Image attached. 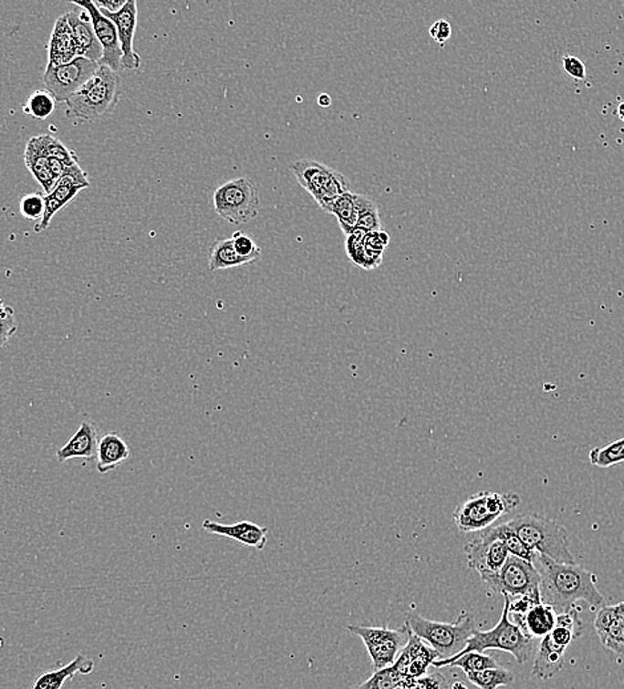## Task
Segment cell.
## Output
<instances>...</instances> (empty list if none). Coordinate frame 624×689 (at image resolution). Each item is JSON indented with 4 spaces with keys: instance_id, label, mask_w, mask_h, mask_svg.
Returning <instances> with one entry per match:
<instances>
[{
    "instance_id": "6da1fadb",
    "label": "cell",
    "mask_w": 624,
    "mask_h": 689,
    "mask_svg": "<svg viewBox=\"0 0 624 689\" xmlns=\"http://www.w3.org/2000/svg\"><path fill=\"white\" fill-rule=\"evenodd\" d=\"M535 566L541 574L542 602L553 607L556 614L567 612L577 601H585L594 610L605 607V598L597 588V575L591 571L541 554H536Z\"/></svg>"
},
{
    "instance_id": "7a4b0ae2",
    "label": "cell",
    "mask_w": 624,
    "mask_h": 689,
    "mask_svg": "<svg viewBox=\"0 0 624 689\" xmlns=\"http://www.w3.org/2000/svg\"><path fill=\"white\" fill-rule=\"evenodd\" d=\"M507 524L536 554H541L556 562L576 565V560L570 551L568 531L556 519L536 513H525L510 519Z\"/></svg>"
},
{
    "instance_id": "3957f363",
    "label": "cell",
    "mask_w": 624,
    "mask_h": 689,
    "mask_svg": "<svg viewBox=\"0 0 624 689\" xmlns=\"http://www.w3.org/2000/svg\"><path fill=\"white\" fill-rule=\"evenodd\" d=\"M121 95V78L109 67L100 66L88 83L66 102L68 118L98 121L113 112Z\"/></svg>"
},
{
    "instance_id": "277c9868",
    "label": "cell",
    "mask_w": 624,
    "mask_h": 689,
    "mask_svg": "<svg viewBox=\"0 0 624 689\" xmlns=\"http://www.w3.org/2000/svg\"><path fill=\"white\" fill-rule=\"evenodd\" d=\"M520 504L521 498L517 493L481 490L457 505L453 513L454 524L461 533L483 531L493 527L501 517L517 509Z\"/></svg>"
},
{
    "instance_id": "5b68a950",
    "label": "cell",
    "mask_w": 624,
    "mask_h": 689,
    "mask_svg": "<svg viewBox=\"0 0 624 689\" xmlns=\"http://www.w3.org/2000/svg\"><path fill=\"white\" fill-rule=\"evenodd\" d=\"M405 623L411 632L437 651L442 659L457 655L477 630L474 618L466 612L460 614L453 623L430 621L417 614H408Z\"/></svg>"
},
{
    "instance_id": "8992f818",
    "label": "cell",
    "mask_w": 624,
    "mask_h": 689,
    "mask_svg": "<svg viewBox=\"0 0 624 689\" xmlns=\"http://www.w3.org/2000/svg\"><path fill=\"white\" fill-rule=\"evenodd\" d=\"M505 604H504L503 615L500 622L489 632H478L469 638L466 646L460 651L457 655H463L466 653H485L486 650H501L512 653L518 663L525 664L532 658L533 641L525 636L520 627L515 626L509 617V595L504 594Z\"/></svg>"
},
{
    "instance_id": "52a82bcc",
    "label": "cell",
    "mask_w": 624,
    "mask_h": 689,
    "mask_svg": "<svg viewBox=\"0 0 624 689\" xmlns=\"http://www.w3.org/2000/svg\"><path fill=\"white\" fill-rule=\"evenodd\" d=\"M297 183L317 201L322 211L346 192L351 191L348 178L325 163L314 159H297L290 165Z\"/></svg>"
},
{
    "instance_id": "ba28073f",
    "label": "cell",
    "mask_w": 624,
    "mask_h": 689,
    "mask_svg": "<svg viewBox=\"0 0 624 689\" xmlns=\"http://www.w3.org/2000/svg\"><path fill=\"white\" fill-rule=\"evenodd\" d=\"M213 203L218 216L230 224H244L259 214L261 195L258 186L247 177L229 180L213 194Z\"/></svg>"
},
{
    "instance_id": "9c48e42d",
    "label": "cell",
    "mask_w": 624,
    "mask_h": 689,
    "mask_svg": "<svg viewBox=\"0 0 624 689\" xmlns=\"http://www.w3.org/2000/svg\"><path fill=\"white\" fill-rule=\"evenodd\" d=\"M347 630L364 642L375 671L384 670L395 664L402 648L408 643L411 632L407 623L398 630L388 629V627L354 626V624L347 626Z\"/></svg>"
},
{
    "instance_id": "30bf717a",
    "label": "cell",
    "mask_w": 624,
    "mask_h": 689,
    "mask_svg": "<svg viewBox=\"0 0 624 689\" xmlns=\"http://www.w3.org/2000/svg\"><path fill=\"white\" fill-rule=\"evenodd\" d=\"M484 583L492 591L509 597H541V574L535 563L515 556H509L501 571Z\"/></svg>"
},
{
    "instance_id": "8fae6325",
    "label": "cell",
    "mask_w": 624,
    "mask_h": 689,
    "mask_svg": "<svg viewBox=\"0 0 624 689\" xmlns=\"http://www.w3.org/2000/svg\"><path fill=\"white\" fill-rule=\"evenodd\" d=\"M99 67L100 64L86 57H76L63 66H47L43 84L55 100L67 102L88 83Z\"/></svg>"
},
{
    "instance_id": "7c38bea8",
    "label": "cell",
    "mask_w": 624,
    "mask_h": 689,
    "mask_svg": "<svg viewBox=\"0 0 624 689\" xmlns=\"http://www.w3.org/2000/svg\"><path fill=\"white\" fill-rule=\"evenodd\" d=\"M468 566L480 574L481 580L494 577L509 559L503 540L498 539L493 527L483 530L477 539L472 540L463 548Z\"/></svg>"
},
{
    "instance_id": "4fadbf2b",
    "label": "cell",
    "mask_w": 624,
    "mask_h": 689,
    "mask_svg": "<svg viewBox=\"0 0 624 689\" xmlns=\"http://www.w3.org/2000/svg\"><path fill=\"white\" fill-rule=\"evenodd\" d=\"M88 174L80 168L78 163L67 168L52 191L45 195V215H43L42 221L35 226V232L39 233L48 229L54 216L61 209L68 206L81 190L88 189Z\"/></svg>"
},
{
    "instance_id": "5bb4252c",
    "label": "cell",
    "mask_w": 624,
    "mask_h": 689,
    "mask_svg": "<svg viewBox=\"0 0 624 689\" xmlns=\"http://www.w3.org/2000/svg\"><path fill=\"white\" fill-rule=\"evenodd\" d=\"M78 7L83 8L89 14L90 22L95 29L96 36L99 43L103 48V58L100 60V66L109 67L113 71L118 72L121 69V46H120L118 29L115 23L108 19L100 8L96 7L95 3L89 2H72Z\"/></svg>"
},
{
    "instance_id": "9a60e30c",
    "label": "cell",
    "mask_w": 624,
    "mask_h": 689,
    "mask_svg": "<svg viewBox=\"0 0 624 689\" xmlns=\"http://www.w3.org/2000/svg\"><path fill=\"white\" fill-rule=\"evenodd\" d=\"M100 11L108 19L115 23L116 29H118L119 42L122 52L121 69L136 71L141 64V58L133 48L134 32H136L137 27V3L134 0H128L119 13Z\"/></svg>"
},
{
    "instance_id": "2e32d148",
    "label": "cell",
    "mask_w": 624,
    "mask_h": 689,
    "mask_svg": "<svg viewBox=\"0 0 624 689\" xmlns=\"http://www.w3.org/2000/svg\"><path fill=\"white\" fill-rule=\"evenodd\" d=\"M411 630V629H410ZM442 656L431 646H427L424 641L410 632L408 643L402 648L400 655L392 665L402 677H413L419 679L427 675L428 668L433 662L439 661Z\"/></svg>"
},
{
    "instance_id": "e0dca14e",
    "label": "cell",
    "mask_w": 624,
    "mask_h": 689,
    "mask_svg": "<svg viewBox=\"0 0 624 689\" xmlns=\"http://www.w3.org/2000/svg\"><path fill=\"white\" fill-rule=\"evenodd\" d=\"M100 435V427L95 420H83L78 430L72 435L71 439L57 449V461L66 463V461L71 459H96L99 443L101 439Z\"/></svg>"
},
{
    "instance_id": "ac0fdd59",
    "label": "cell",
    "mask_w": 624,
    "mask_h": 689,
    "mask_svg": "<svg viewBox=\"0 0 624 689\" xmlns=\"http://www.w3.org/2000/svg\"><path fill=\"white\" fill-rule=\"evenodd\" d=\"M66 17L74 34L78 57H86L100 63L103 58V48L96 36L89 14L81 8L80 13L69 11L66 14Z\"/></svg>"
},
{
    "instance_id": "d6986e66",
    "label": "cell",
    "mask_w": 624,
    "mask_h": 689,
    "mask_svg": "<svg viewBox=\"0 0 624 689\" xmlns=\"http://www.w3.org/2000/svg\"><path fill=\"white\" fill-rule=\"evenodd\" d=\"M203 530L217 536L227 537L234 540L239 544L255 548L256 550H264L267 545L268 530L259 527L252 521H241L237 524L224 525L206 519L203 524Z\"/></svg>"
},
{
    "instance_id": "ffe728a7",
    "label": "cell",
    "mask_w": 624,
    "mask_h": 689,
    "mask_svg": "<svg viewBox=\"0 0 624 689\" xmlns=\"http://www.w3.org/2000/svg\"><path fill=\"white\" fill-rule=\"evenodd\" d=\"M556 610L549 604L538 602L533 604L525 614L513 617V623L520 627L525 636L529 639L545 638L549 635L551 630L556 626Z\"/></svg>"
},
{
    "instance_id": "44dd1931",
    "label": "cell",
    "mask_w": 624,
    "mask_h": 689,
    "mask_svg": "<svg viewBox=\"0 0 624 689\" xmlns=\"http://www.w3.org/2000/svg\"><path fill=\"white\" fill-rule=\"evenodd\" d=\"M594 629L603 646L624 655V619L617 614L614 606H605L598 612Z\"/></svg>"
},
{
    "instance_id": "7402d4cb",
    "label": "cell",
    "mask_w": 624,
    "mask_h": 689,
    "mask_svg": "<svg viewBox=\"0 0 624 689\" xmlns=\"http://www.w3.org/2000/svg\"><path fill=\"white\" fill-rule=\"evenodd\" d=\"M78 57L74 34L66 15L55 23L48 43V66H63Z\"/></svg>"
},
{
    "instance_id": "603a6c76",
    "label": "cell",
    "mask_w": 624,
    "mask_h": 689,
    "mask_svg": "<svg viewBox=\"0 0 624 689\" xmlns=\"http://www.w3.org/2000/svg\"><path fill=\"white\" fill-rule=\"evenodd\" d=\"M130 448L118 431H110L101 437L98 448V471L101 475L118 468L130 460Z\"/></svg>"
},
{
    "instance_id": "cb8c5ba5",
    "label": "cell",
    "mask_w": 624,
    "mask_h": 689,
    "mask_svg": "<svg viewBox=\"0 0 624 689\" xmlns=\"http://www.w3.org/2000/svg\"><path fill=\"white\" fill-rule=\"evenodd\" d=\"M566 648L556 646L549 635L542 638L533 664L532 675L547 680L558 675L565 664Z\"/></svg>"
},
{
    "instance_id": "d4e9b609",
    "label": "cell",
    "mask_w": 624,
    "mask_h": 689,
    "mask_svg": "<svg viewBox=\"0 0 624 689\" xmlns=\"http://www.w3.org/2000/svg\"><path fill=\"white\" fill-rule=\"evenodd\" d=\"M95 668V663L84 655H78L71 663L61 667L60 670L49 671L35 680L32 689H61L67 680L76 674L88 675Z\"/></svg>"
},
{
    "instance_id": "484cf974",
    "label": "cell",
    "mask_w": 624,
    "mask_h": 689,
    "mask_svg": "<svg viewBox=\"0 0 624 689\" xmlns=\"http://www.w3.org/2000/svg\"><path fill=\"white\" fill-rule=\"evenodd\" d=\"M48 159L45 151L37 144L36 139L32 137L30 141L27 142V146H26L25 163L28 170L31 171V174L34 175L35 180H37V183L42 186L45 195L49 194L55 185H57V180H55L54 174H52L51 169H49Z\"/></svg>"
},
{
    "instance_id": "4316f807",
    "label": "cell",
    "mask_w": 624,
    "mask_h": 689,
    "mask_svg": "<svg viewBox=\"0 0 624 689\" xmlns=\"http://www.w3.org/2000/svg\"><path fill=\"white\" fill-rule=\"evenodd\" d=\"M328 214H332L338 219L343 233L348 236L358 226L359 214H360V194L352 191L346 192L329 206Z\"/></svg>"
},
{
    "instance_id": "83f0119b",
    "label": "cell",
    "mask_w": 624,
    "mask_h": 689,
    "mask_svg": "<svg viewBox=\"0 0 624 689\" xmlns=\"http://www.w3.org/2000/svg\"><path fill=\"white\" fill-rule=\"evenodd\" d=\"M366 233L363 231L355 230L347 236V253L357 267L361 268V270L372 271L380 267L383 255L373 252L367 247L364 243Z\"/></svg>"
},
{
    "instance_id": "f1b7e54d",
    "label": "cell",
    "mask_w": 624,
    "mask_h": 689,
    "mask_svg": "<svg viewBox=\"0 0 624 689\" xmlns=\"http://www.w3.org/2000/svg\"><path fill=\"white\" fill-rule=\"evenodd\" d=\"M254 260L242 258L235 251L233 239H220L212 245L209 256V270L212 273L229 268L241 267V265L252 264Z\"/></svg>"
},
{
    "instance_id": "f546056e",
    "label": "cell",
    "mask_w": 624,
    "mask_h": 689,
    "mask_svg": "<svg viewBox=\"0 0 624 689\" xmlns=\"http://www.w3.org/2000/svg\"><path fill=\"white\" fill-rule=\"evenodd\" d=\"M434 667H459L465 674L480 673L489 668H500L497 661L484 653H466L460 656H452L448 659H439L433 662Z\"/></svg>"
},
{
    "instance_id": "4dcf8cb0",
    "label": "cell",
    "mask_w": 624,
    "mask_h": 689,
    "mask_svg": "<svg viewBox=\"0 0 624 689\" xmlns=\"http://www.w3.org/2000/svg\"><path fill=\"white\" fill-rule=\"evenodd\" d=\"M588 460L598 468H609L624 463V437L603 447H595L588 454Z\"/></svg>"
},
{
    "instance_id": "1f68e13d",
    "label": "cell",
    "mask_w": 624,
    "mask_h": 689,
    "mask_svg": "<svg viewBox=\"0 0 624 689\" xmlns=\"http://www.w3.org/2000/svg\"><path fill=\"white\" fill-rule=\"evenodd\" d=\"M469 682L480 689H497L513 684L515 675L505 668H489L480 673L466 674Z\"/></svg>"
},
{
    "instance_id": "d6a6232c",
    "label": "cell",
    "mask_w": 624,
    "mask_h": 689,
    "mask_svg": "<svg viewBox=\"0 0 624 689\" xmlns=\"http://www.w3.org/2000/svg\"><path fill=\"white\" fill-rule=\"evenodd\" d=\"M493 530L497 534L498 539L503 540L510 556L518 557V559L527 560V562L535 563L536 554L521 541L520 537L515 534V531L509 527L507 522L493 525Z\"/></svg>"
},
{
    "instance_id": "836d02e7",
    "label": "cell",
    "mask_w": 624,
    "mask_h": 689,
    "mask_svg": "<svg viewBox=\"0 0 624 689\" xmlns=\"http://www.w3.org/2000/svg\"><path fill=\"white\" fill-rule=\"evenodd\" d=\"M57 101L55 100L54 96L48 90H35L23 107V110H25L26 115L31 116L32 118L47 119L54 115L55 110H57Z\"/></svg>"
},
{
    "instance_id": "e575fe53",
    "label": "cell",
    "mask_w": 624,
    "mask_h": 689,
    "mask_svg": "<svg viewBox=\"0 0 624 689\" xmlns=\"http://www.w3.org/2000/svg\"><path fill=\"white\" fill-rule=\"evenodd\" d=\"M40 149L45 151V154L48 159H55L60 160L66 168L74 166L78 163V156L74 151L69 150L63 142L57 137L49 136V134H43V136L35 137Z\"/></svg>"
},
{
    "instance_id": "d590c367",
    "label": "cell",
    "mask_w": 624,
    "mask_h": 689,
    "mask_svg": "<svg viewBox=\"0 0 624 689\" xmlns=\"http://www.w3.org/2000/svg\"><path fill=\"white\" fill-rule=\"evenodd\" d=\"M355 230H360L367 233L381 230V219L378 206H376L375 201L369 200V197H364V195H360V214H359L358 226Z\"/></svg>"
},
{
    "instance_id": "8d00e7d4",
    "label": "cell",
    "mask_w": 624,
    "mask_h": 689,
    "mask_svg": "<svg viewBox=\"0 0 624 689\" xmlns=\"http://www.w3.org/2000/svg\"><path fill=\"white\" fill-rule=\"evenodd\" d=\"M449 684L446 677L440 673L431 674V675H425L419 677V679H413V677H404L398 685L393 689H449Z\"/></svg>"
},
{
    "instance_id": "74e56055",
    "label": "cell",
    "mask_w": 624,
    "mask_h": 689,
    "mask_svg": "<svg viewBox=\"0 0 624 689\" xmlns=\"http://www.w3.org/2000/svg\"><path fill=\"white\" fill-rule=\"evenodd\" d=\"M402 679L404 677L395 668L388 667L384 670L375 671V674L367 682L355 689H393Z\"/></svg>"
},
{
    "instance_id": "f35d334b",
    "label": "cell",
    "mask_w": 624,
    "mask_h": 689,
    "mask_svg": "<svg viewBox=\"0 0 624 689\" xmlns=\"http://www.w3.org/2000/svg\"><path fill=\"white\" fill-rule=\"evenodd\" d=\"M17 331L16 311L0 299V349L10 343Z\"/></svg>"
},
{
    "instance_id": "ab89813d",
    "label": "cell",
    "mask_w": 624,
    "mask_h": 689,
    "mask_svg": "<svg viewBox=\"0 0 624 689\" xmlns=\"http://www.w3.org/2000/svg\"><path fill=\"white\" fill-rule=\"evenodd\" d=\"M19 210L20 214L27 221H42L46 210L45 195L37 192L25 195L20 201Z\"/></svg>"
},
{
    "instance_id": "60d3db41",
    "label": "cell",
    "mask_w": 624,
    "mask_h": 689,
    "mask_svg": "<svg viewBox=\"0 0 624 689\" xmlns=\"http://www.w3.org/2000/svg\"><path fill=\"white\" fill-rule=\"evenodd\" d=\"M233 244H234L235 251L242 258L252 259L254 262L261 259L262 250L261 247L255 244L250 236L244 235V232L238 231L233 235Z\"/></svg>"
},
{
    "instance_id": "b9f144b4",
    "label": "cell",
    "mask_w": 624,
    "mask_h": 689,
    "mask_svg": "<svg viewBox=\"0 0 624 689\" xmlns=\"http://www.w3.org/2000/svg\"><path fill=\"white\" fill-rule=\"evenodd\" d=\"M390 233L383 230L373 231V232L364 235V243L367 247L373 252L380 253V255H383L384 251L390 245Z\"/></svg>"
},
{
    "instance_id": "7bdbcfd3",
    "label": "cell",
    "mask_w": 624,
    "mask_h": 689,
    "mask_svg": "<svg viewBox=\"0 0 624 689\" xmlns=\"http://www.w3.org/2000/svg\"><path fill=\"white\" fill-rule=\"evenodd\" d=\"M562 64H564L565 72L574 80H585L588 76L585 63L579 57L567 55L562 58Z\"/></svg>"
},
{
    "instance_id": "ee69618b",
    "label": "cell",
    "mask_w": 624,
    "mask_h": 689,
    "mask_svg": "<svg viewBox=\"0 0 624 689\" xmlns=\"http://www.w3.org/2000/svg\"><path fill=\"white\" fill-rule=\"evenodd\" d=\"M430 35L434 42L444 44L446 40L451 39L452 26L448 20L440 19L430 28Z\"/></svg>"
},
{
    "instance_id": "f6af8a7d",
    "label": "cell",
    "mask_w": 624,
    "mask_h": 689,
    "mask_svg": "<svg viewBox=\"0 0 624 689\" xmlns=\"http://www.w3.org/2000/svg\"><path fill=\"white\" fill-rule=\"evenodd\" d=\"M93 3H95L96 7L100 8V10L108 11V13H119L127 2H110V0H108V2H101V0H98V2Z\"/></svg>"
},
{
    "instance_id": "bcb514c9",
    "label": "cell",
    "mask_w": 624,
    "mask_h": 689,
    "mask_svg": "<svg viewBox=\"0 0 624 689\" xmlns=\"http://www.w3.org/2000/svg\"><path fill=\"white\" fill-rule=\"evenodd\" d=\"M331 98H329L328 93H322V95L319 96V98H317V104L322 108H328L329 105H331Z\"/></svg>"
},
{
    "instance_id": "7dc6e473",
    "label": "cell",
    "mask_w": 624,
    "mask_h": 689,
    "mask_svg": "<svg viewBox=\"0 0 624 689\" xmlns=\"http://www.w3.org/2000/svg\"><path fill=\"white\" fill-rule=\"evenodd\" d=\"M614 610L615 612H617V614L619 615V617H622L624 619V602L614 606Z\"/></svg>"
},
{
    "instance_id": "c3c4849f",
    "label": "cell",
    "mask_w": 624,
    "mask_h": 689,
    "mask_svg": "<svg viewBox=\"0 0 624 689\" xmlns=\"http://www.w3.org/2000/svg\"><path fill=\"white\" fill-rule=\"evenodd\" d=\"M618 117L624 122V102H620L619 107H618Z\"/></svg>"
},
{
    "instance_id": "681fc988",
    "label": "cell",
    "mask_w": 624,
    "mask_h": 689,
    "mask_svg": "<svg viewBox=\"0 0 624 689\" xmlns=\"http://www.w3.org/2000/svg\"><path fill=\"white\" fill-rule=\"evenodd\" d=\"M449 689H468V687H466V685L463 684V683L456 682V683H453V684H452L451 688Z\"/></svg>"
}]
</instances>
